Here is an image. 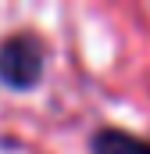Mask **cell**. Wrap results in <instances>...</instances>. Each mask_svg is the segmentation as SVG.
<instances>
[{
    "instance_id": "1",
    "label": "cell",
    "mask_w": 150,
    "mask_h": 154,
    "mask_svg": "<svg viewBox=\"0 0 150 154\" xmlns=\"http://www.w3.org/2000/svg\"><path fill=\"white\" fill-rule=\"evenodd\" d=\"M43 75V43L29 32H18L0 47V79L14 90H29Z\"/></svg>"
},
{
    "instance_id": "2",
    "label": "cell",
    "mask_w": 150,
    "mask_h": 154,
    "mask_svg": "<svg viewBox=\"0 0 150 154\" xmlns=\"http://www.w3.org/2000/svg\"><path fill=\"white\" fill-rule=\"evenodd\" d=\"M93 154H150V143L129 136V133L107 129V133H100V136L93 140Z\"/></svg>"
}]
</instances>
